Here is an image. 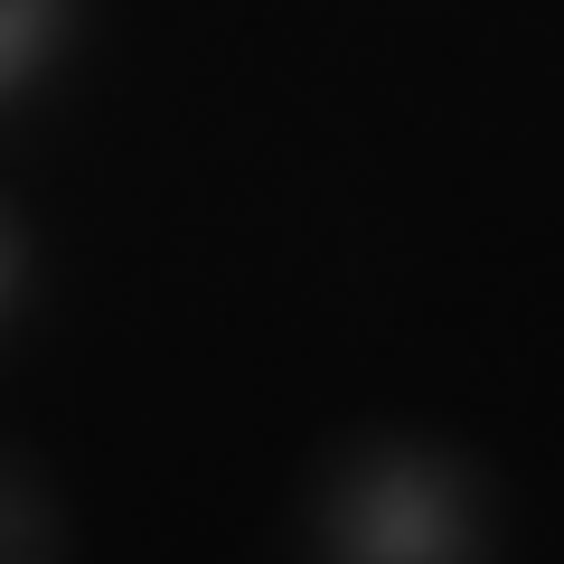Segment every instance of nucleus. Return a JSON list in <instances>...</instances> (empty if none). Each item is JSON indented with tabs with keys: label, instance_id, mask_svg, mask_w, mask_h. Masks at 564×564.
Listing matches in <instances>:
<instances>
[{
	"label": "nucleus",
	"instance_id": "obj_4",
	"mask_svg": "<svg viewBox=\"0 0 564 564\" xmlns=\"http://www.w3.org/2000/svg\"><path fill=\"white\" fill-rule=\"evenodd\" d=\"M10 282H20V245H10V217H0V302H10Z\"/></svg>",
	"mask_w": 564,
	"mask_h": 564
},
{
	"label": "nucleus",
	"instance_id": "obj_2",
	"mask_svg": "<svg viewBox=\"0 0 564 564\" xmlns=\"http://www.w3.org/2000/svg\"><path fill=\"white\" fill-rule=\"evenodd\" d=\"M0 564H57V508L20 462H0Z\"/></svg>",
	"mask_w": 564,
	"mask_h": 564
},
{
	"label": "nucleus",
	"instance_id": "obj_3",
	"mask_svg": "<svg viewBox=\"0 0 564 564\" xmlns=\"http://www.w3.org/2000/svg\"><path fill=\"white\" fill-rule=\"evenodd\" d=\"M66 39V0H0V95H20Z\"/></svg>",
	"mask_w": 564,
	"mask_h": 564
},
{
	"label": "nucleus",
	"instance_id": "obj_1",
	"mask_svg": "<svg viewBox=\"0 0 564 564\" xmlns=\"http://www.w3.org/2000/svg\"><path fill=\"white\" fill-rule=\"evenodd\" d=\"M462 555H470V499L443 462L386 452L339 480L329 564H462Z\"/></svg>",
	"mask_w": 564,
	"mask_h": 564
}]
</instances>
